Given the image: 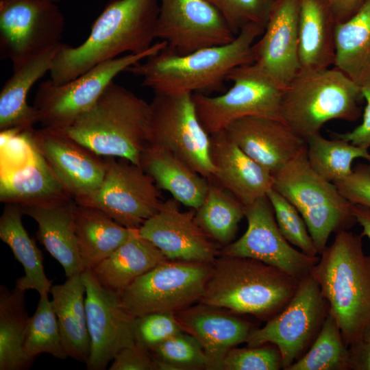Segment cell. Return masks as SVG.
Listing matches in <instances>:
<instances>
[{
  "label": "cell",
  "mask_w": 370,
  "mask_h": 370,
  "mask_svg": "<svg viewBox=\"0 0 370 370\" xmlns=\"http://www.w3.org/2000/svg\"><path fill=\"white\" fill-rule=\"evenodd\" d=\"M338 23L343 22L354 15L365 0H326Z\"/></svg>",
  "instance_id": "49"
},
{
  "label": "cell",
  "mask_w": 370,
  "mask_h": 370,
  "mask_svg": "<svg viewBox=\"0 0 370 370\" xmlns=\"http://www.w3.org/2000/svg\"><path fill=\"white\" fill-rule=\"evenodd\" d=\"M299 283L262 261L220 255L199 302L268 321L286 306Z\"/></svg>",
  "instance_id": "4"
},
{
  "label": "cell",
  "mask_w": 370,
  "mask_h": 370,
  "mask_svg": "<svg viewBox=\"0 0 370 370\" xmlns=\"http://www.w3.org/2000/svg\"><path fill=\"white\" fill-rule=\"evenodd\" d=\"M147 145L171 152L208 180L214 174L210 134L198 119L192 94L155 93L149 103Z\"/></svg>",
  "instance_id": "11"
},
{
  "label": "cell",
  "mask_w": 370,
  "mask_h": 370,
  "mask_svg": "<svg viewBox=\"0 0 370 370\" xmlns=\"http://www.w3.org/2000/svg\"><path fill=\"white\" fill-rule=\"evenodd\" d=\"M174 198L138 228L140 234L171 260L214 262L219 255L216 242L200 227L193 212H184Z\"/></svg>",
  "instance_id": "19"
},
{
  "label": "cell",
  "mask_w": 370,
  "mask_h": 370,
  "mask_svg": "<svg viewBox=\"0 0 370 370\" xmlns=\"http://www.w3.org/2000/svg\"><path fill=\"white\" fill-rule=\"evenodd\" d=\"M109 369L158 370V367L150 351L134 343L116 354Z\"/></svg>",
  "instance_id": "46"
},
{
  "label": "cell",
  "mask_w": 370,
  "mask_h": 370,
  "mask_svg": "<svg viewBox=\"0 0 370 370\" xmlns=\"http://www.w3.org/2000/svg\"><path fill=\"white\" fill-rule=\"evenodd\" d=\"M60 45L43 51L13 70L0 92V130H29L38 123L35 108L27 103V95L34 84L47 72Z\"/></svg>",
  "instance_id": "25"
},
{
  "label": "cell",
  "mask_w": 370,
  "mask_h": 370,
  "mask_svg": "<svg viewBox=\"0 0 370 370\" xmlns=\"http://www.w3.org/2000/svg\"><path fill=\"white\" fill-rule=\"evenodd\" d=\"M224 131L245 153L272 175L306 146V141L285 123L268 117H242L232 122Z\"/></svg>",
  "instance_id": "21"
},
{
  "label": "cell",
  "mask_w": 370,
  "mask_h": 370,
  "mask_svg": "<svg viewBox=\"0 0 370 370\" xmlns=\"http://www.w3.org/2000/svg\"><path fill=\"white\" fill-rule=\"evenodd\" d=\"M23 349L26 356L32 360L43 353L59 359L68 357L63 346L55 309L48 295L40 296L36 310L29 317Z\"/></svg>",
  "instance_id": "38"
},
{
  "label": "cell",
  "mask_w": 370,
  "mask_h": 370,
  "mask_svg": "<svg viewBox=\"0 0 370 370\" xmlns=\"http://www.w3.org/2000/svg\"><path fill=\"white\" fill-rule=\"evenodd\" d=\"M90 336L88 370H104L123 347L135 343L134 319L122 307L117 292L103 286L92 270L82 273Z\"/></svg>",
  "instance_id": "17"
},
{
  "label": "cell",
  "mask_w": 370,
  "mask_h": 370,
  "mask_svg": "<svg viewBox=\"0 0 370 370\" xmlns=\"http://www.w3.org/2000/svg\"><path fill=\"white\" fill-rule=\"evenodd\" d=\"M267 197L284 238L302 252L311 256H317V250L306 222L295 206L273 188L268 191Z\"/></svg>",
  "instance_id": "40"
},
{
  "label": "cell",
  "mask_w": 370,
  "mask_h": 370,
  "mask_svg": "<svg viewBox=\"0 0 370 370\" xmlns=\"http://www.w3.org/2000/svg\"><path fill=\"white\" fill-rule=\"evenodd\" d=\"M182 330L201 345L208 370H222L228 352L246 343L254 329L252 323L224 308L199 302L174 313Z\"/></svg>",
  "instance_id": "22"
},
{
  "label": "cell",
  "mask_w": 370,
  "mask_h": 370,
  "mask_svg": "<svg viewBox=\"0 0 370 370\" xmlns=\"http://www.w3.org/2000/svg\"><path fill=\"white\" fill-rule=\"evenodd\" d=\"M149 112V103L112 82L88 111L60 131L101 156L140 166Z\"/></svg>",
  "instance_id": "5"
},
{
  "label": "cell",
  "mask_w": 370,
  "mask_h": 370,
  "mask_svg": "<svg viewBox=\"0 0 370 370\" xmlns=\"http://www.w3.org/2000/svg\"><path fill=\"white\" fill-rule=\"evenodd\" d=\"M67 197H71L36 147L25 165L0 173V201L5 204L25 206Z\"/></svg>",
  "instance_id": "30"
},
{
  "label": "cell",
  "mask_w": 370,
  "mask_h": 370,
  "mask_svg": "<svg viewBox=\"0 0 370 370\" xmlns=\"http://www.w3.org/2000/svg\"><path fill=\"white\" fill-rule=\"evenodd\" d=\"M273 188L291 202L306 222L318 254L332 233L349 230L356 220L353 204L333 183L310 165L306 144L281 170L273 175Z\"/></svg>",
  "instance_id": "7"
},
{
  "label": "cell",
  "mask_w": 370,
  "mask_h": 370,
  "mask_svg": "<svg viewBox=\"0 0 370 370\" xmlns=\"http://www.w3.org/2000/svg\"><path fill=\"white\" fill-rule=\"evenodd\" d=\"M283 369L278 347L267 343L257 347H233L225 356L222 370H278Z\"/></svg>",
  "instance_id": "42"
},
{
  "label": "cell",
  "mask_w": 370,
  "mask_h": 370,
  "mask_svg": "<svg viewBox=\"0 0 370 370\" xmlns=\"http://www.w3.org/2000/svg\"><path fill=\"white\" fill-rule=\"evenodd\" d=\"M351 370H370V343L362 340L348 347Z\"/></svg>",
  "instance_id": "48"
},
{
  "label": "cell",
  "mask_w": 370,
  "mask_h": 370,
  "mask_svg": "<svg viewBox=\"0 0 370 370\" xmlns=\"http://www.w3.org/2000/svg\"><path fill=\"white\" fill-rule=\"evenodd\" d=\"M158 370L207 369L208 359L200 343L183 331L150 350Z\"/></svg>",
  "instance_id": "39"
},
{
  "label": "cell",
  "mask_w": 370,
  "mask_h": 370,
  "mask_svg": "<svg viewBox=\"0 0 370 370\" xmlns=\"http://www.w3.org/2000/svg\"><path fill=\"white\" fill-rule=\"evenodd\" d=\"M77 202L71 197L21 206L23 214L38 223L37 238L62 267L66 278L84 269L78 251L74 225Z\"/></svg>",
  "instance_id": "24"
},
{
  "label": "cell",
  "mask_w": 370,
  "mask_h": 370,
  "mask_svg": "<svg viewBox=\"0 0 370 370\" xmlns=\"http://www.w3.org/2000/svg\"><path fill=\"white\" fill-rule=\"evenodd\" d=\"M362 97L366 101L363 119L360 125L352 131L343 133H333V137L347 140L364 149L370 147V84L360 88Z\"/></svg>",
  "instance_id": "47"
},
{
  "label": "cell",
  "mask_w": 370,
  "mask_h": 370,
  "mask_svg": "<svg viewBox=\"0 0 370 370\" xmlns=\"http://www.w3.org/2000/svg\"><path fill=\"white\" fill-rule=\"evenodd\" d=\"M360 87L339 69H300L284 88L280 118L305 141L328 121L356 120Z\"/></svg>",
  "instance_id": "6"
},
{
  "label": "cell",
  "mask_w": 370,
  "mask_h": 370,
  "mask_svg": "<svg viewBox=\"0 0 370 370\" xmlns=\"http://www.w3.org/2000/svg\"><path fill=\"white\" fill-rule=\"evenodd\" d=\"M167 260L138 229H130L127 241L92 271L103 286L119 292Z\"/></svg>",
  "instance_id": "29"
},
{
  "label": "cell",
  "mask_w": 370,
  "mask_h": 370,
  "mask_svg": "<svg viewBox=\"0 0 370 370\" xmlns=\"http://www.w3.org/2000/svg\"><path fill=\"white\" fill-rule=\"evenodd\" d=\"M362 237L349 230L336 233L310 272L347 347L362 340L370 323V255Z\"/></svg>",
  "instance_id": "3"
},
{
  "label": "cell",
  "mask_w": 370,
  "mask_h": 370,
  "mask_svg": "<svg viewBox=\"0 0 370 370\" xmlns=\"http://www.w3.org/2000/svg\"><path fill=\"white\" fill-rule=\"evenodd\" d=\"M335 15L326 0H299L301 69L330 68L335 60Z\"/></svg>",
  "instance_id": "26"
},
{
  "label": "cell",
  "mask_w": 370,
  "mask_h": 370,
  "mask_svg": "<svg viewBox=\"0 0 370 370\" xmlns=\"http://www.w3.org/2000/svg\"><path fill=\"white\" fill-rule=\"evenodd\" d=\"M353 205L370 208V164H358L347 177L334 183Z\"/></svg>",
  "instance_id": "45"
},
{
  "label": "cell",
  "mask_w": 370,
  "mask_h": 370,
  "mask_svg": "<svg viewBox=\"0 0 370 370\" xmlns=\"http://www.w3.org/2000/svg\"><path fill=\"white\" fill-rule=\"evenodd\" d=\"M264 29L256 24L243 27L230 42L205 47L186 54L166 48L130 66L126 71L141 77L142 86L155 93H203L223 88L234 68L253 63L252 46Z\"/></svg>",
  "instance_id": "2"
},
{
  "label": "cell",
  "mask_w": 370,
  "mask_h": 370,
  "mask_svg": "<svg viewBox=\"0 0 370 370\" xmlns=\"http://www.w3.org/2000/svg\"><path fill=\"white\" fill-rule=\"evenodd\" d=\"M48 1H52V2H54V3H58L62 0H48Z\"/></svg>",
  "instance_id": "52"
},
{
  "label": "cell",
  "mask_w": 370,
  "mask_h": 370,
  "mask_svg": "<svg viewBox=\"0 0 370 370\" xmlns=\"http://www.w3.org/2000/svg\"><path fill=\"white\" fill-rule=\"evenodd\" d=\"M166 46L164 41L154 43L146 52L128 53L101 63L64 84L51 79L41 82L33 106L42 127L62 130L71 125L97 101L119 73L153 55Z\"/></svg>",
  "instance_id": "8"
},
{
  "label": "cell",
  "mask_w": 370,
  "mask_h": 370,
  "mask_svg": "<svg viewBox=\"0 0 370 370\" xmlns=\"http://www.w3.org/2000/svg\"><path fill=\"white\" fill-rule=\"evenodd\" d=\"M299 0H274L268 21L252 46L253 63L284 88L301 69Z\"/></svg>",
  "instance_id": "20"
},
{
  "label": "cell",
  "mask_w": 370,
  "mask_h": 370,
  "mask_svg": "<svg viewBox=\"0 0 370 370\" xmlns=\"http://www.w3.org/2000/svg\"><path fill=\"white\" fill-rule=\"evenodd\" d=\"M159 0H111L77 47L62 44L53 60L50 79L67 82L123 53L147 51L156 38Z\"/></svg>",
  "instance_id": "1"
},
{
  "label": "cell",
  "mask_w": 370,
  "mask_h": 370,
  "mask_svg": "<svg viewBox=\"0 0 370 370\" xmlns=\"http://www.w3.org/2000/svg\"><path fill=\"white\" fill-rule=\"evenodd\" d=\"M104 159L101 184L77 203L102 210L127 228L138 229L160 207V189L140 166L123 158Z\"/></svg>",
  "instance_id": "14"
},
{
  "label": "cell",
  "mask_w": 370,
  "mask_h": 370,
  "mask_svg": "<svg viewBox=\"0 0 370 370\" xmlns=\"http://www.w3.org/2000/svg\"><path fill=\"white\" fill-rule=\"evenodd\" d=\"M29 133L38 152L76 202L98 188L106 172L103 156L58 130L32 128Z\"/></svg>",
  "instance_id": "18"
},
{
  "label": "cell",
  "mask_w": 370,
  "mask_h": 370,
  "mask_svg": "<svg viewBox=\"0 0 370 370\" xmlns=\"http://www.w3.org/2000/svg\"><path fill=\"white\" fill-rule=\"evenodd\" d=\"M226 79L232 82V86L221 95L192 94L198 119L208 134L224 131L232 122L245 116L282 121L280 106L284 88L255 64L234 68Z\"/></svg>",
  "instance_id": "10"
},
{
  "label": "cell",
  "mask_w": 370,
  "mask_h": 370,
  "mask_svg": "<svg viewBox=\"0 0 370 370\" xmlns=\"http://www.w3.org/2000/svg\"><path fill=\"white\" fill-rule=\"evenodd\" d=\"M334 67L360 88L370 84V0L349 18L337 23Z\"/></svg>",
  "instance_id": "32"
},
{
  "label": "cell",
  "mask_w": 370,
  "mask_h": 370,
  "mask_svg": "<svg viewBox=\"0 0 370 370\" xmlns=\"http://www.w3.org/2000/svg\"><path fill=\"white\" fill-rule=\"evenodd\" d=\"M29 317L26 310L25 291H10L0 286V370H23L31 367L23 349Z\"/></svg>",
  "instance_id": "34"
},
{
  "label": "cell",
  "mask_w": 370,
  "mask_h": 370,
  "mask_svg": "<svg viewBox=\"0 0 370 370\" xmlns=\"http://www.w3.org/2000/svg\"><path fill=\"white\" fill-rule=\"evenodd\" d=\"M353 214L358 223L362 228L360 234L362 236H366L370 241V208L354 204L352 207Z\"/></svg>",
  "instance_id": "50"
},
{
  "label": "cell",
  "mask_w": 370,
  "mask_h": 370,
  "mask_svg": "<svg viewBox=\"0 0 370 370\" xmlns=\"http://www.w3.org/2000/svg\"><path fill=\"white\" fill-rule=\"evenodd\" d=\"M328 312L319 285L310 274L299 281L286 306L262 328H254L246 343L248 347L276 345L286 370L311 346Z\"/></svg>",
  "instance_id": "12"
},
{
  "label": "cell",
  "mask_w": 370,
  "mask_h": 370,
  "mask_svg": "<svg viewBox=\"0 0 370 370\" xmlns=\"http://www.w3.org/2000/svg\"><path fill=\"white\" fill-rule=\"evenodd\" d=\"M23 215L20 206L5 204L0 217V238L8 245L24 270V275L16 280L15 288L25 291L33 289L40 296L48 295L52 282L44 271L42 251L23 225Z\"/></svg>",
  "instance_id": "33"
},
{
  "label": "cell",
  "mask_w": 370,
  "mask_h": 370,
  "mask_svg": "<svg viewBox=\"0 0 370 370\" xmlns=\"http://www.w3.org/2000/svg\"><path fill=\"white\" fill-rule=\"evenodd\" d=\"M247 228L237 241L225 245L219 255L262 261L301 280L310 274L319 257L293 247L281 233L267 196L245 206Z\"/></svg>",
  "instance_id": "15"
},
{
  "label": "cell",
  "mask_w": 370,
  "mask_h": 370,
  "mask_svg": "<svg viewBox=\"0 0 370 370\" xmlns=\"http://www.w3.org/2000/svg\"><path fill=\"white\" fill-rule=\"evenodd\" d=\"M210 156L214 167L210 182L224 188L244 206L267 196L273 175L245 153L225 131L210 134Z\"/></svg>",
  "instance_id": "23"
},
{
  "label": "cell",
  "mask_w": 370,
  "mask_h": 370,
  "mask_svg": "<svg viewBox=\"0 0 370 370\" xmlns=\"http://www.w3.org/2000/svg\"><path fill=\"white\" fill-rule=\"evenodd\" d=\"M64 17L48 0H0V53L13 70L34 56L60 45Z\"/></svg>",
  "instance_id": "13"
},
{
  "label": "cell",
  "mask_w": 370,
  "mask_h": 370,
  "mask_svg": "<svg viewBox=\"0 0 370 370\" xmlns=\"http://www.w3.org/2000/svg\"><path fill=\"white\" fill-rule=\"evenodd\" d=\"M236 36L206 0H159L156 38L178 54L232 42Z\"/></svg>",
  "instance_id": "16"
},
{
  "label": "cell",
  "mask_w": 370,
  "mask_h": 370,
  "mask_svg": "<svg viewBox=\"0 0 370 370\" xmlns=\"http://www.w3.org/2000/svg\"><path fill=\"white\" fill-rule=\"evenodd\" d=\"M306 144L311 167L319 175L333 183L345 179L352 173V165L355 159L363 158L370 164L369 149L341 138L328 139L318 133L309 137Z\"/></svg>",
  "instance_id": "36"
},
{
  "label": "cell",
  "mask_w": 370,
  "mask_h": 370,
  "mask_svg": "<svg viewBox=\"0 0 370 370\" xmlns=\"http://www.w3.org/2000/svg\"><path fill=\"white\" fill-rule=\"evenodd\" d=\"M29 130L1 131L0 173L21 167L32 158L35 146Z\"/></svg>",
  "instance_id": "44"
},
{
  "label": "cell",
  "mask_w": 370,
  "mask_h": 370,
  "mask_svg": "<svg viewBox=\"0 0 370 370\" xmlns=\"http://www.w3.org/2000/svg\"><path fill=\"white\" fill-rule=\"evenodd\" d=\"M77 247L85 270H92L129 237L130 229L102 210L78 204L74 214Z\"/></svg>",
  "instance_id": "31"
},
{
  "label": "cell",
  "mask_w": 370,
  "mask_h": 370,
  "mask_svg": "<svg viewBox=\"0 0 370 370\" xmlns=\"http://www.w3.org/2000/svg\"><path fill=\"white\" fill-rule=\"evenodd\" d=\"M140 166L180 204L197 210L203 203L209 181L171 152L147 145Z\"/></svg>",
  "instance_id": "27"
},
{
  "label": "cell",
  "mask_w": 370,
  "mask_h": 370,
  "mask_svg": "<svg viewBox=\"0 0 370 370\" xmlns=\"http://www.w3.org/2000/svg\"><path fill=\"white\" fill-rule=\"evenodd\" d=\"M183 331L174 313L155 312L134 319V341L149 351Z\"/></svg>",
  "instance_id": "43"
},
{
  "label": "cell",
  "mask_w": 370,
  "mask_h": 370,
  "mask_svg": "<svg viewBox=\"0 0 370 370\" xmlns=\"http://www.w3.org/2000/svg\"><path fill=\"white\" fill-rule=\"evenodd\" d=\"M212 265L167 260L117 292L121 304L134 318L184 310L200 301Z\"/></svg>",
  "instance_id": "9"
},
{
  "label": "cell",
  "mask_w": 370,
  "mask_h": 370,
  "mask_svg": "<svg viewBox=\"0 0 370 370\" xmlns=\"http://www.w3.org/2000/svg\"><path fill=\"white\" fill-rule=\"evenodd\" d=\"M222 16L236 36L247 25L264 29L274 0H206Z\"/></svg>",
  "instance_id": "41"
},
{
  "label": "cell",
  "mask_w": 370,
  "mask_h": 370,
  "mask_svg": "<svg viewBox=\"0 0 370 370\" xmlns=\"http://www.w3.org/2000/svg\"><path fill=\"white\" fill-rule=\"evenodd\" d=\"M50 293L67 356L86 363L90 343L86 311V286L82 273L68 277L63 284L52 286Z\"/></svg>",
  "instance_id": "28"
},
{
  "label": "cell",
  "mask_w": 370,
  "mask_h": 370,
  "mask_svg": "<svg viewBox=\"0 0 370 370\" xmlns=\"http://www.w3.org/2000/svg\"><path fill=\"white\" fill-rule=\"evenodd\" d=\"M349 356L341 332L328 312L307 352L286 370H349Z\"/></svg>",
  "instance_id": "37"
},
{
  "label": "cell",
  "mask_w": 370,
  "mask_h": 370,
  "mask_svg": "<svg viewBox=\"0 0 370 370\" xmlns=\"http://www.w3.org/2000/svg\"><path fill=\"white\" fill-rule=\"evenodd\" d=\"M245 206L230 193L209 181L201 205L197 209L195 220L213 241L225 246L234 238L238 223L245 217Z\"/></svg>",
  "instance_id": "35"
},
{
  "label": "cell",
  "mask_w": 370,
  "mask_h": 370,
  "mask_svg": "<svg viewBox=\"0 0 370 370\" xmlns=\"http://www.w3.org/2000/svg\"><path fill=\"white\" fill-rule=\"evenodd\" d=\"M362 340L370 343V323L365 327L363 331Z\"/></svg>",
  "instance_id": "51"
}]
</instances>
